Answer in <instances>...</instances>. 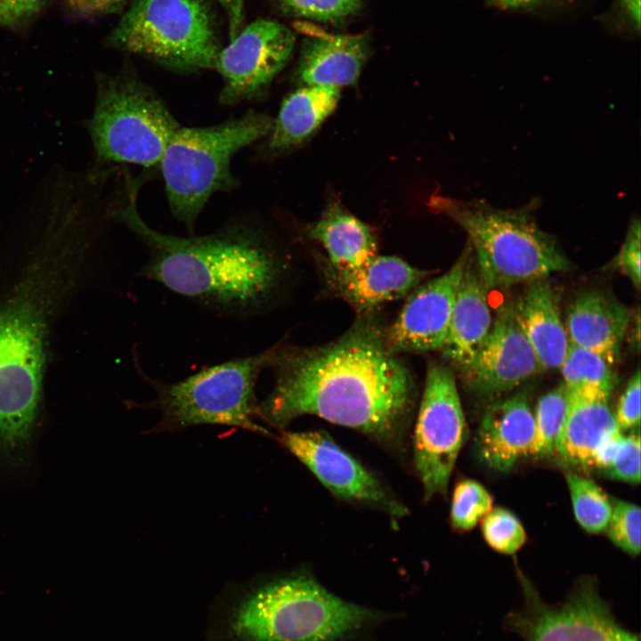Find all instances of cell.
<instances>
[{
	"instance_id": "6da1fadb",
	"label": "cell",
	"mask_w": 641,
	"mask_h": 641,
	"mask_svg": "<svg viewBox=\"0 0 641 641\" xmlns=\"http://www.w3.org/2000/svg\"><path fill=\"white\" fill-rule=\"evenodd\" d=\"M275 385L258 416L283 428L303 415L356 430L385 446L402 445L415 406L406 366L370 321L358 322L335 342L274 347Z\"/></svg>"
},
{
	"instance_id": "7a4b0ae2",
	"label": "cell",
	"mask_w": 641,
	"mask_h": 641,
	"mask_svg": "<svg viewBox=\"0 0 641 641\" xmlns=\"http://www.w3.org/2000/svg\"><path fill=\"white\" fill-rule=\"evenodd\" d=\"M22 279L0 305V465L28 458L42 397L50 320L82 256L89 221L77 207L52 202Z\"/></svg>"
},
{
	"instance_id": "3957f363",
	"label": "cell",
	"mask_w": 641,
	"mask_h": 641,
	"mask_svg": "<svg viewBox=\"0 0 641 641\" xmlns=\"http://www.w3.org/2000/svg\"><path fill=\"white\" fill-rule=\"evenodd\" d=\"M136 189L112 214L149 251L141 275L215 312L249 317L270 302L285 265L265 236L249 223H233L207 235L177 237L149 226L136 207Z\"/></svg>"
},
{
	"instance_id": "277c9868",
	"label": "cell",
	"mask_w": 641,
	"mask_h": 641,
	"mask_svg": "<svg viewBox=\"0 0 641 641\" xmlns=\"http://www.w3.org/2000/svg\"><path fill=\"white\" fill-rule=\"evenodd\" d=\"M385 616L295 573L239 596L226 605L222 627L231 641H352Z\"/></svg>"
},
{
	"instance_id": "5b68a950",
	"label": "cell",
	"mask_w": 641,
	"mask_h": 641,
	"mask_svg": "<svg viewBox=\"0 0 641 641\" xmlns=\"http://www.w3.org/2000/svg\"><path fill=\"white\" fill-rule=\"evenodd\" d=\"M432 207L458 223L469 238L479 273L490 289L571 270L556 240L537 224L534 205L497 208L481 199L435 196Z\"/></svg>"
},
{
	"instance_id": "8992f818",
	"label": "cell",
	"mask_w": 641,
	"mask_h": 641,
	"mask_svg": "<svg viewBox=\"0 0 641 641\" xmlns=\"http://www.w3.org/2000/svg\"><path fill=\"white\" fill-rule=\"evenodd\" d=\"M272 125L268 115L249 110L217 125L176 131L158 166L171 212L190 232L210 197L235 185L234 155L269 135Z\"/></svg>"
},
{
	"instance_id": "52a82bcc",
	"label": "cell",
	"mask_w": 641,
	"mask_h": 641,
	"mask_svg": "<svg viewBox=\"0 0 641 641\" xmlns=\"http://www.w3.org/2000/svg\"><path fill=\"white\" fill-rule=\"evenodd\" d=\"M87 129L99 163L159 165L181 125L164 101L134 73L96 77Z\"/></svg>"
},
{
	"instance_id": "ba28073f",
	"label": "cell",
	"mask_w": 641,
	"mask_h": 641,
	"mask_svg": "<svg viewBox=\"0 0 641 641\" xmlns=\"http://www.w3.org/2000/svg\"><path fill=\"white\" fill-rule=\"evenodd\" d=\"M273 350L207 367L172 383L138 370L156 394L149 405L160 410L163 428L217 424L266 434L254 421L258 416L256 385L261 371L270 367Z\"/></svg>"
},
{
	"instance_id": "9c48e42d",
	"label": "cell",
	"mask_w": 641,
	"mask_h": 641,
	"mask_svg": "<svg viewBox=\"0 0 641 641\" xmlns=\"http://www.w3.org/2000/svg\"><path fill=\"white\" fill-rule=\"evenodd\" d=\"M107 44L179 71L215 69L221 50L200 0H135Z\"/></svg>"
},
{
	"instance_id": "30bf717a",
	"label": "cell",
	"mask_w": 641,
	"mask_h": 641,
	"mask_svg": "<svg viewBox=\"0 0 641 641\" xmlns=\"http://www.w3.org/2000/svg\"><path fill=\"white\" fill-rule=\"evenodd\" d=\"M466 429L453 372L430 361L413 434V462L426 499L446 494Z\"/></svg>"
},
{
	"instance_id": "8fae6325",
	"label": "cell",
	"mask_w": 641,
	"mask_h": 641,
	"mask_svg": "<svg viewBox=\"0 0 641 641\" xmlns=\"http://www.w3.org/2000/svg\"><path fill=\"white\" fill-rule=\"evenodd\" d=\"M507 621L525 641H638L616 621L590 578L556 605L544 602L525 582L524 604Z\"/></svg>"
},
{
	"instance_id": "7c38bea8",
	"label": "cell",
	"mask_w": 641,
	"mask_h": 641,
	"mask_svg": "<svg viewBox=\"0 0 641 641\" xmlns=\"http://www.w3.org/2000/svg\"><path fill=\"white\" fill-rule=\"evenodd\" d=\"M295 36L274 20L259 19L247 25L221 49L215 69L223 79L220 102L231 105L261 95L285 67Z\"/></svg>"
},
{
	"instance_id": "4fadbf2b",
	"label": "cell",
	"mask_w": 641,
	"mask_h": 641,
	"mask_svg": "<svg viewBox=\"0 0 641 641\" xmlns=\"http://www.w3.org/2000/svg\"><path fill=\"white\" fill-rule=\"evenodd\" d=\"M281 442L337 498L369 506L392 518L407 508L353 457L322 431L284 432Z\"/></svg>"
},
{
	"instance_id": "5bb4252c",
	"label": "cell",
	"mask_w": 641,
	"mask_h": 641,
	"mask_svg": "<svg viewBox=\"0 0 641 641\" xmlns=\"http://www.w3.org/2000/svg\"><path fill=\"white\" fill-rule=\"evenodd\" d=\"M469 247L441 276L412 290L399 315L385 333L394 353L441 350L450 322Z\"/></svg>"
},
{
	"instance_id": "9a60e30c",
	"label": "cell",
	"mask_w": 641,
	"mask_h": 641,
	"mask_svg": "<svg viewBox=\"0 0 641 641\" xmlns=\"http://www.w3.org/2000/svg\"><path fill=\"white\" fill-rule=\"evenodd\" d=\"M542 370L515 320L512 306H505L497 313L487 337L461 375L475 394L494 397L515 388Z\"/></svg>"
},
{
	"instance_id": "2e32d148",
	"label": "cell",
	"mask_w": 641,
	"mask_h": 641,
	"mask_svg": "<svg viewBox=\"0 0 641 641\" xmlns=\"http://www.w3.org/2000/svg\"><path fill=\"white\" fill-rule=\"evenodd\" d=\"M534 436V414L526 392L495 402L485 412L476 434V450L490 468L507 472L529 456Z\"/></svg>"
},
{
	"instance_id": "e0dca14e",
	"label": "cell",
	"mask_w": 641,
	"mask_h": 641,
	"mask_svg": "<svg viewBox=\"0 0 641 641\" xmlns=\"http://www.w3.org/2000/svg\"><path fill=\"white\" fill-rule=\"evenodd\" d=\"M427 272L395 256H376L365 264L347 271L329 266V283L335 293L361 312L406 296Z\"/></svg>"
},
{
	"instance_id": "ac0fdd59",
	"label": "cell",
	"mask_w": 641,
	"mask_h": 641,
	"mask_svg": "<svg viewBox=\"0 0 641 641\" xmlns=\"http://www.w3.org/2000/svg\"><path fill=\"white\" fill-rule=\"evenodd\" d=\"M488 290L476 264H474L469 246L448 335L441 349L443 358L460 374L470 366L492 326Z\"/></svg>"
},
{
	"instance_id": "d6986e66",
	"label": "cell",
	"mask_w": 641,
	"mask_h": 641,
	"mask_svg": "<svg viewBox=\"0 0 641 641\" xmlns=\"http://www.w3.org/2000/svg\"><path fill=\"white\" fill-rule=\"evenodd\" d=\"M630 321L629 310L616 298L589 290L569 305L564 327L571 344L599 354L613 365Z\"/></svg>"
},
{
	"instance_id": "ffe728a7",
	"label": "cell",
	"mask_w": 641,
	"mask_h": 641,
	"mask_svg": "<svg viewBox=\"0 0 641 641\" xmlns=\"http://www.w3.org/2000/svg\"><path fill=\"white\" fill-rule=\"evenodd\" d=\"M512 309L542 369H560L570 342L556 288L546 278L533 280Z\"/></svg>"
},
{
	"instance_id": "44dd1931",
	"label": "cell",
	"mask_w": 641,
	"mask_h": 641,
	"mask_svg": "<svg viewBox=\"0 0 641 641\" xmlns=\"http://www.w3.org/2000/svg\"><path fill=\"white\" fill-rule=\"evenodd\" d=\"M369 54L367 38L320 34L305 42L298 74L304 85L340 90L358 80Z\"/></svg>"
},
{
	"instance_id": "7402d4cb",
	"label": "cell",
	"mask_w": 641,
	"mask_h": 641,
	"mask_svg": "<svg viewBox=\"0 0 641 641\" xmlns=\"http://www.w3.org/2000/svg\"><path fill=\"white\" fill-rule=\"evenodd\" d=\"M622 432L608 401L569 396V406L555 451L570 466L594 468L595 458L611 437Z\"/></svg>"
},
{
	"instance_id": "603a6c76",
	"label": "cell",
	"mask_w": 641,
	"mask_h": 641,
	"mask_svg": "<svg viewBox=\"0 0 641 641\" xmlns=\"http://www.w3.org/2000/svg\"><path fill=\"white\" fill-rule=\"evenodd\" d=\"M308 236L327 253L336 271L358 268L377 256V240L370 228L337 205L307 228Z\"/></svg>"
},
{
	"instance_id": "cb8c5ba5",
	"label": "cell",
	"mask_w": 641,
	"mask_h": 641,
	"mask_svg": "<svg viewBox=\"0 0 641 641\" xmlns=\"http://www.w3.org/2000/svg\"><path fill=\"white\" fill-rule=\"evenodd\" d=\"M340 90L304 85L290 93L282 101L269 134L272 150H287L309 137L333 112Z\"/></svg>"
},
{
	"instance_id": "d4e9b609",
	"label": "cell",
	"mask_w": 641,
	"mask_h": 641,
	"mask_svg": "<svg viewBox=\"0 0 641 641\" xmlns=\"http://www.w3.org/2000/svg\"><path fill=\"white\" fill-rule=\"evenodd\" d=\"M611 367L599 354L570 343L560 367L569 396L608 401L616 385Z\"/></svg>"
},
{
	"instance_id": "484cf974",
	"label": "cell",
	"mask_w": 641,
	"mask_h": 641,
	"mask_svg": "<svg viewBox=\"0 0 641 641\" xmlns=\"http://www.w3.org/2000/svg\"><path fill=\"white\" fill-rule=\"evenodd\" d=\"M565 477L579 524L589 533L604 531L612 515V499L588 477L573 472H568Z\"/></svg>"
},
{
	"instance_id": "4316f807",
	"label": "cell",
	"mask_w": 641,
	"mask_h": 641,
	"mask_svg": "<svg viewBox=\"0 0 641 641\" xmlns=\"http://www.w3.org/2000/svg\"><path fill=\"white\" fill-rule=\"evenodd\" d=\"M568 406L569 394L564 384L540 397L533 411L534 436L530 456L544 458L555 451Z\"/></svg>"
},
{
	"instance_id": "83f0119b",
	"label": "cell",
	"mask_w": 641,
	"mask_h": 641,
	"mask_svg": "<svg viewBox=\"0 0 641 641\" xmlns=\"http://www.w3.org/2000/svg\"><path fill=\"white\" fill-rule=\"evenodd\" d=\"M492 497L478 482L464 479L452 493L450 522L458 531L473 529L492 508Z\"/></svg>"
},
{
	"instance_id": "f1b7e54d",
	"label": "cell",
	"mask_w": 641,
	"mask_h": 641,
	"mask_svg": "<svg viewBox=\"0 0 641 641\" xmlns=\"http://www.w3.org/2000/svg\"><path fill=\"white\" fill-rule=\"evenodd\" d=\"M482 532L485 541L494 550L512 555L526 541V533L517 517L507 509L491 508L482 519Z\"/></svg>"
},
{
	"instance_id": "f546056e",
	"label": "cell",
	"mask_w": 641,
	"mask_h": 641,
	"mask_svg": "<svg viewBox=\"0 0 641 641\" xmlns=\"http://www.w3.org/2000/svg\"><path fill=\"white\" fill-rule=\"evenodd\" d=\"M613 509L604 530L610 540L630 556L640 552L641 511L631 502L612 499Z\"/></svg>"
},
{
	"instance_id": "4dcf8cb0",
	"label": "cell",
	"mask_w": 641,
	"mask_h": 641,
	"mask_svg": "<svg viewBox=\"0 0 641 641\" xmlns=\"http://www.w3.org/2000/svg\"><path fill=\"white\" fill-rule=\"evenodd\" d=\"M607 477L638 484L640 482L639 426L631 429L622 441L609 466L603 470Z\"/></svg>"
},
{
	"instance_id": "1f68e13d",
	"label": "cell",
	"mask_w": 641,
	"mask_h": 641,
	"mask_svg": "<svg viewBox=\"0 0 641 641\" xmlns=\"http://www.w3.org/2000/svg\"><path fill=\"white\" fill-rule=\"evenodd\" d=\"M296 13L313 20H337L354 13L361 0H283Z\"/></svg>"
},
{
	"instance_id": "d6a6232c",
	"label": "cell",
	"mask_w": 641,
	"mask_h": 641,
	"mask_svg": "<svg viewBox=\"0 0 641 641\" xmlns=\"http://www.w3.org/2000/svg\"><path fill=\"white\" fill-rule=\"evenodd\" d=\"M640 229L639 219L631 220L625 241L613 262L637 290L640 288Z\"/></svg>"
},
{
	"instance_id": "836d02e7",
	"label": "cell",
	"mask_w": 641,
	"mask_h": 641,
	"mask_svg": "<svg viewBox=\"0 0 641 641\" xmlns=\"http://www.w3.org/2000/svg\"><path fill=\"white\" fill-rule=\"evenodd\" d=\"M615 421L624 433L639 426L640 423V370L639 369L629 380L618 402Z\"/></svg>"
},
{
	"instance_id": "e575fe53",
	"label": "cell",
	"mask_w": 641,
	"mask_h": 641,
	"mask_svg": "<svg viewBox=\"0 0 641 641\" xmlns=\"http://www.w3.org/2000/svg\"><path fill=\"white\" fill-rule=\"evenodd\" d=\"M47 0H0V27L17 29L37 15Z\"/></svg>"
},
{
	"instance_id": "d590c367",
	"label": "cell",
	"mask_w": 641,
	"mask_h": 641,
	"mask_svg": "<svg viewBox=\"0 0 641 641\" xmlns=\"http://www.w3.org/2000/svg\"><path fill=\"white\" fill-rule=\"evenodd\" d=\"M125 0H65L69 11L80 18L110 14L118 11Z\"/></svg>"
},
{
	"instance_id": "8d00e7d4",
	"label": "cell",
	"mask_w": 641,
	"mask_h": 641,
	"mask_svg": "<svg viewBox=\"0 0 641 641\" xmlns=\"http://www.w3.org/2000/svg\"><path fill=\"white\" fill-rule=\"evenodd\" d=\"M224 8L228 21L231 39L234 37L241 28L243 21V8L245 0H217Z\"/></svg>"
},
{
	"instance_id": "74e56055",
	"label": "cell",
	"mask_w": 641,
	"mask_h": 641,
	"mask_svg": "<svg viewBox=\"0 0 641 641\" xmlns=\"http://www.w3.org/2000/svg\"><path fill=\"white\" fill-rule=\"evenodd\" d=\"M620 14L628 25L639 32L640 30V0H615Z\"/></svg>"
},
{
	"instance_id": "f35d334b",
	"label": "cell",
	"mask_w": 641,
	"mask_h": 641,
	"mask_svg": "<svg viewBox=\"0 0 641 641\" xmlns=\"http://www.w3.org/2000/svg\"><path fill=\"white\" fill-rule=\"evenodd\" d=\"M491 3L508 9H528L541 5L548 0H489Z\"/></svg>"
}]
</instances>
